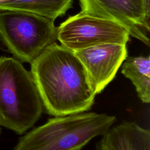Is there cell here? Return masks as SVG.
Listing matches in <instances>:
<instances>
[{
	"label": "cell",
	"mask_w": 150,
	"mask_h": 150,
	"mask_svg": "<svg viewBox=\"0 0 150 150\" xmlns=\"http://www.w3.org/2000/svg\"><path fill=\"white\" fill-rule=\"evenodd\" d=\"M30 73L46 112L54 117L85 112L96 94L74 52L56 42L30 63Z\"/></svg>",
	"instance_id": "1"
},
{
	"label": "cell",
	"mask_w": 150,
	"mask_h": 150,
	"mask_svg": "<svg viewBox=\"0 0 150 150\" xmlns=\"http://www.w3.org/2000/svg\"><path fill=\"white\" fill-rule=\"evenodd\" d=\"M116 120L105 113L86 111L54 117L21 137L13 150H80Z\"/></svg>",
	"instance_id": "2"
},
{
	"label": "cell",
	"mask_w": 150,
	"mask_h": 150,
	"mask_svg": "<svg viewBox=\"0 0 150 150\" xmlns=\"http://www.w3.org/2000/svg\"><path fill=\"white\" fill-rule=\"evenodd\" d=\"M43 109L30 71L15 57H0V125L23 134L39 120Z\"/></svg>",
	"instance_id": "3"
},
{
	"label": "cell",
	"mask_w": 150,
	"mask_h": 150,
	"mask_svg": "<svg viewBox=\"0 0 150 150\" xmlns=\"http://www.w3.org/2000/svg\"><path fill=\"white\" fill-rule=\"evenodd\" d=\"M0 38L9 52L21 62L30 63L57 40L54 20L35 13L0 11Z\"/></svg>",
	"instance_id": "4"
},
{
	"label": "cell",
	"mask_w": 150,
	"mask_h": 150,
	"mask_svg": "<svg viewBox=\"0 0 150 150\" xmlns=\"http://www.w3.org/2000/svg\"><path fill=\"white\" fill-rule=\"evenodd\" d=\"M129 36L120 24L81 12L69 16L57 27V40L72 51L102 44L127 45Z\"/></svg>",
	"instance_id": "5"
},
{
	"label": "cell",
	"mask_w": 150,
	"mask_h": 150,
	"mask_svg": "<svg viewBox=\"0 0 150 150\" xmlns=\"http://www.w3.org/2000/svg\"><path fill=\"white\" fill-rule=\"evenodd\" d=\"M81 12L114 21L132 37L149 46L145 31H149L144 0H79Z\"/></svg>",
	"instance_id": "6"
},
{
	"label": "cell",
	"mask_w": 150,
	"mask_h": 150,
	"mask_svg": "<svg viewBox=\"0 0 150 150\" xmlns=\"http://www.w3.org/2000/svg\"><path fill=\"white\" fill-rule=\"evenodd\" d=\"M73 52L83 66L96 95L114 80L128 56L127 45L118 43L102 44Z\"/></svg>",
	"instance_id": "7"
},
{
	"label": "cell",
	"mask_w": 150,
	"mask_h": 150,
	"mask_svg": "<svg viewBox=\"0 0 150 150\" xmlns=\"http://www.w3.org/2000/svg\"><path fill=\"white\" fill-rule=\"evenodd\" d=\"M96 150H150V131L135 122L124 121L110 127Z\"/></svg>",
	"instance_id": "8"
},
{
	"label": "cell",
	"mask_w": 150,
	"mask_h": 150,
	"mask_svg": "<svg viewBox=\"0 0 150 150\" xmlns=\"http://www.w3.org/2000/svg\"><path fill=\"white\" fill-rule=\"evenodd\" d=\"M73 0H5L0 11H16L35 13L55 20L72 8Z\"/></svg>",
	"instance_id": "9"
},
{
	"label": "cell",
	"mask_w": 150,
	"mask_h": 150,
	"mask_svg": "<svg viewBox=\"0 0 150 150\" xmlns=\"http://www.w3.org/2000/svg\"><path fill=\"white\" fill-rule=\"evenodd\" d=\"M122 74L134 86L138 97L144 103L150 102V57L127 56L123 62Z\"/></svg>",
	"instance_id": "10"
},
{
	"label": "cell",
	"mask_w": 150,
	"mask_h": 150,
	"mask_svg": "<svg viewBox=\"0 0 150 150\" xmlns=\"http://www.w3.org/2000/svg\"><path fill=\"white\" fill-rule=\"evenodd\" d=\"M1 129L0 128V135H1Z\"/></svg>",
	"instance_id": "11"
},
{
	"label": "cell",
	"mask_w": 150,
	"mask_h": 150,
	"mask_svg": "<svg viewBox=\"0 0 150 150\" xmlns=\"http://www.w3.org/2000/svg\"><path fill=\"white\" fill-rule=\"evenodd\" d=\"M5 1V0H0V2H2V1Z\"/></svg>",
	"instance_id": "12"
}]
</instances>
